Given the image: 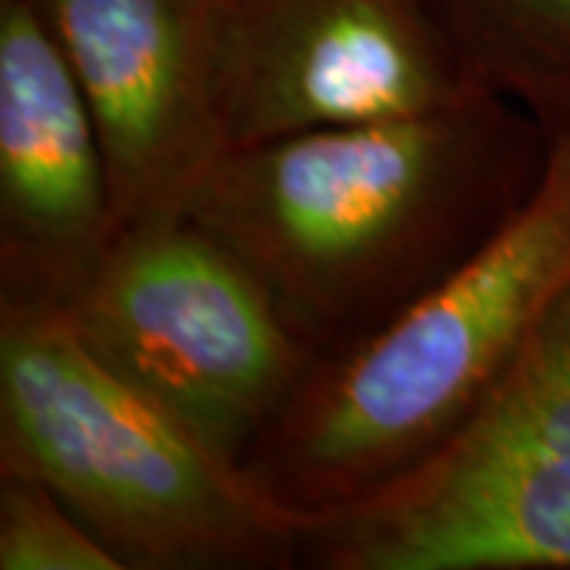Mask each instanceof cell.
Wrapping results in <instances>:
<instances>
[{"label":"cell","instance_id":"obj_1","mask_svg":"<svg viewBox=\"0 0 570 570\" xmlns=\"http://www.w3.org/2000/svg\"><path fill=\"white\" fill-rule=\"evenodd\" d=\"M549 153L546 130L489 92L225 149L184 216L264 279L321 362L469 261L530 200Z\"/></svg>","mask_w":570,"mask_h":570},{"label":"cell","instance_id":"obj_2","mask_svg":"<svg viewBox=\"0 0 570 570\" xmlns=\"http://www.w3.org/2000/svg\"><path fill=\"white\" fill-rule=\"evenodd\" d=\"M568 292L570 137H561L530 200L400 317L314 362L242 466L317 532L444 448Z\"/></svg>","mask_w":570,"mask_h":570},{"label":"cell","instance_id":"obj_3","mask_svg":"<svg viewBox=\"0 0 570 570\" xmlns=\"http://www.w3.org/2000/svg\"><path fill=\"white\" fill-rule=\"evenodd\" d=\"M0 469L45 482L134 570L288 568L314 532L55 307L0 305Z\"/></svg>","mask_w":570,"mask_h":570},{"label":"cell","instance_id":"obj_4","mask_svg":"<svg viewBox=\"0 0 570 570\" xmlns=\"http://www.w3.org/2000/svg\"><path fill=\"white\" fill-rule=\"evenodd\" d=\"M321 570H570V292L434 456L307 539Z\"/></svg>","mask_w":570,"mask_h":570},{"label":"cell","instance_id":"obj_5","mask_svg":"<svg viewBox=\"0 0 570 570\" xmlns=\"http://www.w3.org/2000/svg\"><path fill=\"white\" fill-rule=\"evenodd\" d=\"M63 317L92 355L238 463L317 362L264 279L184 213L124 228Z\"/></svg>","mask_w":570,"mask_h":570},{"label":"cell","instance_id":"obj_6","mask_svg":"<svg viewBox=\"0 0 570 570\" xmlns=\"http://www.w3.org/2000/svg\"><path fill=\"white\" fill-rule=\"evenodd\" d=\"M422 0H219L213 108L225 149L444 111L489 96Z\"/></svg>","mask_w":570,"mask_h":570},{"label":"cell","instance_id":"obj_7","mask_svg":"<svg viewBox=\"0 0 570 570\" xmlns=\"http://www.w3.org/2000/svg\"><path fill=\"white\" fill-rule=\"evenodd\" d=\"M102 140L115 223L181 216L223 156L213 108L219 0H36Z\"/></svg>","mask_w":570,"mask_h":570},{"label":"cell","instance_id":"obj_8","mask_svg":"<svg viewBox=\"0 0 570 570\" xmlns=\"http://www.w3.org/2000/svg\"><path fill=\"white\" fill-rule=\"evenodd\" d=\"M118 238L102 140L36 0L0 7V305L63 311Z\"/></svg>","mask_w":570,"mask_h":570},{"label":"cell","instance_id":"obj_9","mask_svg":"<svg viewBox=\"0 0 570 570\" xmlns=\"http://www.w3.org/2000/svg\"><path fill=\"white\" fill-rule=\"evenodd\" d=\"M441 20L491 92L570 137V0H441Z\"/></svg>","mask_w":570,"mask_h":570},{"label":"cell","instance_id":"obj_10","mask_svg":"<svg viewBox=\"0 0 570 570\" xmlns=\"http://www.w3.org/2000/svg\"><path fill=\"white\" fill-rule=\"evenodd\" d=\"M0 570H124V564L45 482L20 469H0Z\"/></svg>","mask_w":570,"mask_h":570}]
</instances>
